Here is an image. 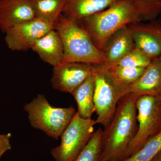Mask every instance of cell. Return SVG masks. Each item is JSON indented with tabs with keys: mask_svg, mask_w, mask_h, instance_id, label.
Here are the masks:
<instances>
[{
	"mask_svg": "<svg viewBox=\"0 0 161 161\" xmlns=\"http://www.w3.org/2000/svg\"><path fill=\"white\" fill-rule=\"evenodd\" d=\"M137 95L130 93L119 102L115 113L103 132V150L99 161L127 158L129 146L138 129Z\"/></svg>",
	"mask_w": 161,
	"mask_h": 161,
	"instance_id": "cell-1",
	"label": "cell"
},
{
	"mask_svg": "<svg viewBox=\"0 0 161 161\" xmlns=\"http://www.w3.org/2000/svg\"><path fill=\"white\" fill-rule=\"evenodd\" d=\"M142 21L131 0H120L105 10L75 22L102 51L110 38L119 30Z\"/></svg>",
	"mask_w": 161,
	"mask_h": 161,
	"instance_id": "cell-2",
	"label": "cell"
},
{
	"mask_svg": "<svg viewBox=\"0 0 161 161\" xmlns=\"http://www.w3.org/2000/svg\"><path fill=\"white\" fill-rule=\"evenodd\" d=\"M54 28L63 43L64 56L61 63L106 64L102 52L96 47L88 34L75 21L61 14L55 21Z\"/></svg>",
	"mask_w": 161,
	"mask_h": 161,
	"instance_id": "cell-3",
	"label": "cell"
},
{
	"mask_svg": "<svg viewBox=\"0 0 161 161\" xmlns=\"http://www.w3.org/2000/svg\"><path fill=\"white\" fill-rule=\"evenodd\" d=\"M94 103L97 124L106 127L119 102L130 93V85L119 80L106 64H94Z\"/></svg>",
	"mask_w": 161,
	"mask_h": 161,
	"instance_id": "cell-4",
	"label": "cell"
},
{
	"mask_svg": "<svg viewBox=\"0 0 161 161\" xmlns=\"http://www.w3.org/2000/svg\"><path fill=\"white\" fill-rule=\"evenodd\" d=\"M24 109L28 114L33 128L41 130L58 140L70 122L76 112L73 107L56 108L53 106L43 95H39L26 104Z\"/></svg>",
	"mask_w": 161,
	"mask_h": 161,
	"instance_id": "cell-5",
	"label": "cell"
},
{
	"mask_svg": "<svg viewBox=\"0 0 161 161\" xmlns=\"http://www.w3.org/2000/svg\"><path fill=\"white\" fill-rule=\"evenodd\" d=\"M96 124L95 119L82 118L76 112L60 136V145L51 150L55 161H75L92 138Z\"/></svg>",
	"mask_w": 161,
	"mask_h": 161,
	"instance_id": "cell-6",
	"label": "cell"
},
{
	"mask_svg": "<svg viewBox=\"0 0 161 161\" xmlns=\"http://www.w3.org/2000/svg\"><path fill=\"white\" fill-rule=\"evenodd\" d=\"M136 108L138 129L129 146L127 158L138 151L161 130V96L138 97Z\"/></svg>",
	"mask_w": 161,
	"mask_h": 161,
	"instance_id": "cell-7",
	"label": "cell"
},
{
	"mask_svg": "<svg viewBox=\"0 0 161 161\" xmlns=\"http://www.w3.org/2000/svg\"><path fill=\"white\" fill-rule=\"evenodd\" d=\"M55 22L36 18L16 25L5 33V41L9 49L25 51L31 49L34 43L53 29Z\"/></svg>",
	"mask_w": 161,
	"mask_h": 161,
	"instance_id": "cell-8",
	"label": "cell"
},
{
	"mask_svg": "<svg viewBox=\"0 0 161 161\" xmlns=\"http://www.w3.org/2000/svg\"><path fill=\"white\" fill-rule=\"evenodd\" d=\"M94 64L72 62L53 67L51 83L55 90L72 94L94 72Z\"/></svg>",
	"mask_w": 161,
	"mask_h": 161,
	"instance_id": "cell-9",
	"label": "cell"
},
{
	"mask_svg": "<svg viewBox=\"0 0 161 161\" xmlns=\"http://www.w3.org/2000/svg\"><path fill=\"white\" fill-rule=\"evenodd\" d=\"M135 47L151 59L159 58L161 54V20L148 23H139L128 25Z\"/></svg>",
	"mask_w": 161,
	"mask_h": 161,
	"instance_id": "cell-10",
	"label": "cell"
},
{
	"mask_svg": "<svg viewBox=\"0 0 161 161\" xmlns=\"http://www.w3.org/2000/svg\"><path fill=\"white\" fill-rule=\"evenodd\" d=\"M36 18L30 0H0V30L4 33Z\"/></svg>",
	"mask_w": 161,
	"mask_h": 161,
	"instance_id": "cell-11",
	"label": "cell"
},
{
	"mask_svg": "<svg viewBox=\"0 0 161 161\" xmlns=\"http://www.w3.org/2000/svg\"><path fill=\"white\" fill-rule=\"evenodd\" d=\"M130 93L142 96H161V61L151 60L138 80L130 85Z\"/></svg>",
	"mask_w": 161,
	"mask_h": 161,
	"instance_id": "cell-12",
	"label": "cell"
},
{
	"mask_svg": "<svg viewBox=\"0 0 161 161\" xmlns=\"http://www.w3.org/2000/svg\"><path fill=\"white\" fill-rule=\"evenodd\" d=\"M31 49L36 53L43 61L53 67L60 64L63 60V43L54 28L36 41Z\"/></svg>",
	"mask_w": 161,
	"mask_h": 161,
	"instance_id": "cell-13",
	"label": "cell"
},
{
	"mask_svg": "<svg viewBox=\"0 0 161 161\" xmlns=\"http://www.w3.org/2000/svg\"><path fill=\"white\" fill-rule=\"evenodd\" d=\"M135 47L128 26L122 27L110 38L102 51L107 65L115 64Z\"/></svg>",
	"mask_w": 161,
	"mask_h": 161,
	"instance_id": "cell-14",
	"label": "cell"
},
{
	"mask_svg": "<svg viewBox=\"0 0 161 161\" xmlns=\"http://www.w3.org/2000/svg\"><path fill=\"white\" fill-rule=\"evenodd\" d=\"M120 0H67L63 14L75 21L103 11Z\"/></svg>",
	"mask_w": 161,
	"mask_h": 161,
	"instance_id": "cell-15",
	"label": "cell"
},
{
	"mask_svg": "<svg viewBox=\"0 0 161 161\" xmlns=\"http://www.w3.org/2000/svg\"><path fill=\"white\" fill-rule=\"evenodd\" d=\"M94 91L95 78L93 73L72 93L78 105L77 112L82 118L91 119L95 112Z\"/></svg>",
	"mask_w": 161,
	"mask_h": 161,
	"instance_id": "cell-16",
	"label": "cell"
},
{
	"mask_svg": "<svg viewBox=\"0 0 161 161\" xmlns=\"http://www.w3.org/2000/svg\"><path fill=\"white\" fill-rule=\"evenodd\" d=\"M36 18L55 22L66 9L67 0H30Z\"/></svg>",
	"mask_w": 161,
	"mask_h": 161,
	"instance_id": "cell-17",
	"label": "cell"
},
{
	"mask_svg": "<svg viewBox=\"0 0 161 161\" xmlns=\"http://www.w3.org/2000/svg\"><path fill=\"white\" fill-rule=\"evenodd\" d=\"M103 132L100 128L95 131L88 143L75 161H99L103 150Z\"/></svg>",
	"mask_w": 161,
	"mask_h": 161,
	"instance_id": "cell-18",
	"label": "cell"
},
{
	"mask_svg": "<svg viewBox=\"0 0 161 161\" xmlns=\"http://www.w3.org/2000/svg\"><path fill=\"white\" fill-rule=\"evenodd\" d=\"M161 151V130L147 141L135 154L121 161H152Z\"/></svg>",
	"mask_w": 161,
	"mask_h": 161,
	"instance_id": "cell-19",
	"label": "cell"
},
{
	"mask_svg": "<svg viewBox=\"0 0 161 161\" xmlns=\"http://www.w3.org/2000/svg\"><path fill=\"white\" fill-rule=\"evenodd\" d=\"M142 21L156 19L161 13V0H131Z\"/></svg>",
	"mask_w": 161,
	"mask_h": 161,
	"instance_id": "cell-20",
	"label": "cell"
},
{
	"mask_svg": "<svg viewBox=\"0 0 161 161\" xmlns=\"http://www.w3.org/2000/svg\"><path fill=\"white\" fill-rule=\"evenodd\" d=\"M151 60L145 53L135 47L113 65L127 67L146 68Z\"/></svg>",
	"mask_w": 161,
	"mask_h": 161,
	"instance_id": "cell-21",
	"label": "cell"
},
{
	"mask_svg": "<svg viewBox=\"0 0 161 161\" xmlns=\"http://www.w3.org/2000/svg\"><path fill=\"white\" fill-rule=\"evenodd\" d=\"M107 65L116 78L128 85L132 84L138 80L146 68L127 67L118 65Z\"/></svg>",
	"mask_w": 161,
	"mask_h": 161,
	"instance_id": "cell-22",
	"label": "cell"
},
{
	"mask_svg": "<svg viewBox=\"0 0 161 161\" xmlns=\"http://www.w3.org/2000/svg\"><path fill=\"white\" fill-rule=\"evenodd\" d=\"M11 134L10 133L0 134V158H1L6 152L11 150Z\"/></svg>",
	"mask_w": 161,
	"mask_h": 161,
	"instance_id": "cell-23",
	"label": "cell"
},
{
	"mask_svg": "<svg viewBox=\"0 0 161 161\" xmlns=\"http://www.w3.org/2000/svg\"><path fill=\"white\" fill-rule=\"evenodd\" d=\"M152 161H161V151L156 156Z\"/></svg>",
	"mask_w": 161,
	"mask_h": 161,
	"instance_id": "cell-24",
	"label": "cell"
},
{
	"mask_svg": "<svg viewBox=\"0 0 161 161\" xmlns=\"http://www.w3.org/2000/svg\"><path fill=\"white\" fill-rule=\"evenodd\" d=\"M159 58L160 60L161 61V54L160 56V57Z\"/></svg>",
	"mask_w": 161,
	"mask_h": 161,
	"instance_id": "cell-25",
	"label": "cell"
}]
</instances>
